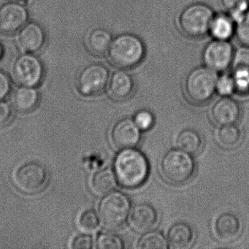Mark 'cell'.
Masks as SVG:
<instances>
[{"label": "cell", "mask_w": 249, "mask_h": 249, "mask_svg": "<svg viewBox=\"0 0 249 249\" xmlns=\"http://www.w3.org/2000/svg\"><path fill=\"white\" fill-rule=\"evenodd\" d=\"M113 167L118 183L125 189L140 187L149 176L150 164L146 157L135 148L122 149L115 159Z\"/></svg>", "instance_id": "1"}, {"label": "cell", "mask_w": 249, "mask_h": 249, "mask_svg": "<svg viewBox=\"0 0 249 249\" xmlns=\"http://www.w3.org/2000/svg\"><path fill=\"white\" fill-rule=\"evenodd\" d=\"M109 59L119 69L129 70L139 65L145 56V46L141 37L132 33H123L112 40Z\"/></svg>", "instance_id": "2"}, {"label": "cell", "mask_w": 249, "mask_h": 249, "mask_svg": "<svg viewBox=\"0 0 249 249\" xmlns=\"http://www.w3.org/2000/svg\"><path fill=\"white\" fill-rule=\"evenodd\" d=\"M213 11L205 4L196 2L185 8L178 17V25L185 36L201 38L209 33Z\"/></svg>", "instance_id": "3"}, {"label": "cell", "mask_w": 249, "mask_h": 249, "mask_svg": "<svg viewBox=\"0 0 249 249\" xmlns=\"http://www.w3.org/2000/svg\"><path fill=\"white\" fill-rule=\"evenodd\" d=\"M218 78L217 72L206 66L192 70L185 81V90L189 100L196 104L210 101L216 91Z\"/></svg>", "instance_id": "4"}, {"label": "cell", "mask_w": 249, "mask_h": 249, "mask_svg": "<svg viewBox=\"0 0 249 249\" xmlns=\"http://www.w3.org/2000/svg\"><path fill=\"white\" fill-rule=\"evenodd\" d=\"M161 171L167 181L173 184H183L195 174V160L192 154L180 148L170 150L161 160Z\"/></svg>", "instance_id": "5"}, {"label": "cell", "mask_w": 249, "mask_h": 249, "mask_svg": "<svg viewBox=\"0 0 249 249\" xmlns=\"http://www.w3.org/2000/svg\"><path fill=\"white\" fill-rule=\"evenodd\" d=\"M130 211V199L120 192H111L106 195L99 208L102 223L110 230L122 227L129 216Z\"/></svg>", "instance_id": "6"}, {"label": "cell", "mask_w": 249, "mask_h": 249, "mask_svg": "<svg viewBox=\"0 0 249 249\" xmlns=\"http://www.w3.org/2000/svg\"><path fill=\"white\" fill-rule=\"evenodd\" d=\"M49 174L46 166L37 161L21 165L14 175L16 186L27 195L40 193L49 183Z\"/></svg>", "instance_id": "7"}, {"label": "cell", "mask_w": 249, "mask_h": 249, "mask_svg": "<svg viewBox=\"0 0 249 249\" xmlns=\"http://www.w3.org/2000/svg\"><path fill=\"white\" fill-rule=\"evenodd\" d=\"M110 81V72L102 64H91L81 71L77 78V89L85 97L99 95L106 89Z\"/></svg>", "instance_id": "8"}, {"label": "cell", "mask_w": 249, "mask_h": 249, "mask_svg": "<svg viewBox=\"0 0 249 249\" xmlns=\"http://www.w3.org/2000/svg\"><path fill=\"white\" fill-rule=\"evenodd\" d=\"M44 74L43 65L38 58L31 53L17 58L13 68L15 81L22 87H34L41 82Z\"/></svg>", "instance_id": "9"}, {"label": "cell", "mask_w": 249, "mask_h": 249, "mask_svg": "<svg viewBox=\"0 0 249 249\" xmlns=\"http://www.w3.org/2000/svg\"><path fill=\"white\" fill-rule=\"evenodd\" d=\"M234 52L229 40L214 39L204 48L202 61L207 68L215 72H222L231 66Z\"/></svg>", "instance_id": "10"}, {"label": "cell", "mask_w": 249, "mask_h": 249, "mask_svg": "<svg viewBox=\"0 0 249 249\" xmlns=\"http://www.w3.org/2000/svg\"><path fill=\"white\" fill-rule=\"evenodd\" d=\"M113 144L120 149L135 148L141 141V129L135 121L131 119H122L113 126L111 132Z\"/></svg>", "instance_id": "11"}, {"label": "cell", "mask_w": 249, "mask_h": 249, "mask_svg": "<svg viewBox=\"0 0 249 249\" xmlns=\"http://www.w3.org/2000/svg\"><path fill=\"white\" fill-rule=\"evenodd\" d=\"M27 10L19 4L8 3L0 8V31L14 33L18 31L27 22Z\"/></svg>", "instance_id": "12"}, {"label": "cell", "mask_w": 249, "mask_h": 249, "mask_svg": "<svg viewBox=\"0 0 249 249\" xmlns=\"http://www.w3.org/2000/svg\"><path fill=\"white\" fill-rule=\"evenodd\" d=\"M46 42V35L41 26L30 23L24 26L18 36V44L23 52L37 53L43 49Z\"/></svg>", "instance_id": "13"}, {"label": "cell", "mask_w": 249, "mask_h": 249, "mask_svg": "<svg viewBox=\"0 0 249 249\" xmlns=\"http://www.w3.org/2000/svg\"><path fill=\"white\" fill-rule=\"evenodd\" d=\"M129 224L137 232H146L157 224L158 215L154 207L148 204L135 205L129 213Z\"/></svg>", "instance_id": "14"}, {"label": "cell", "mask_w": 249, "mask_h": 249, "mask_svg": "<svg viewBox=\"0 0 249 249\" xmlns=\"http://www.w3.org/2000/svg\"><path fill=\"white\" fill-rule=\"evenodd\" d=\"M213 119L221 126L234 124L240 119L238 103L230 97H223L215 103L211 110Z\"/></svg>", "instance_id": "15"}, {"label": "cell", "mask_w": 249, "mask_h": 249, "mask_svg": "<svg viewBox=\"0 0 249 249\" xmlns=\"http://www.w3.org/2000/svg\"><path fill=\"white\" fill-rule=\"evenodd\" d=\"M109 89L112 97L116 100L129 98L135 89V82L132 75L122 69L113 72L109 81Z\"/></svg>", "instance_id": "16"}, {"label": "cell", "mask_w": 249, "mask_h": 249, "mask_svg": "<svg viewBox=\"0 0 249 249\" xmlns=\"http://www.w3.org/2000/svg\"><path fill=\"white\" fill-rule=\"evenodd\" d=\"M240 220L231 213L221 214L215 220L214 226L217 237L224 242L236 238L240 233Z\"/></svg>", "instance_id": "17"}, {"label": "cell", "mask_w": 249, "mask_h": 249, "mask_svg": "<svg viewBox=\"0 0 249 249\" xmlns=\"http://www.w3.org/2000/svg\"><path fill=\"white\" fill-rule=\"evenodd\" d=\"M236 23L229 14L214 15L209 33L215 40H229L235 34Z\"/></svg>", "instance_id": "18"}, {"label": "cell", "mask_w": 249, "mask_h": 249, "mask_svg": "<svg viewBox=\"0 0 249 249\" xmlns=\"http://www.w3.org/2000/svg\"><path fill=\"white\" fill-rule=\"evenodd\" d=\"M39 97L37 90L33 87H22L16 90L13 95V105L20 113H30L38 105Z\"/></svg>", "instance_id": "19"}, {"label": "cell", "mask_w": 249, "mask_h": 249, "mask_svg": "<svg viewBox=\"0 0 249 249\" xmlns=\"http://www.w3.org/2000/svg\"><path fill=\"white\" fill-rule=\"evenodd\" d=\"M195 233L187 223L178 222L170 227L168 231V241L175 249H185L193 243Z\"/></svg>", "instance_id": "20"}, {"label": "cell", "mask_w": 249, "mask_h": 249, "mask_svg": "<svg viewBox=\"0 0 249 249\" xmlns=\"http://www.w3.org/2000/svg\"><path fill=\"white\" fill-rule=\"evenodd\" d=\"M112 40L113 38L108 31L104 29H95L88 35L87 46L91 53L102 56L108 52Z\"/></svg>", "instance_id": "21"}, {"label": "cell", "mask_w": 249, "mask_h": 249, "mask_svg": "<svg viewBox=\"0 0 249 249\" xmlns=\"http://www.w3.org/2000/svg\"><path fill=\"white\" fill-rule=\"evenodd\" d=\"M118 180L114 171L106 168L95 173L92 178V188L99 195H106L114 190Z\"/></svg>", "instance_id": "22"}, {"label": "cell", "mask_w": 249, "mask_h": 249, "mask_svg": "<svg viewBox=\"0 0 249 249\" xmlns=\"http://www.w3.org/2000/svg\"><path fill=\"white\" fill-rule=\"evenodd\" d=\"M176 143L178 148L193 155L200 151L202 139L199 132L195 129H186L179 133Z\"/></svg>", "instance_id": "23"}, {"label": "cell", "mask_w": 249, "mask_h": 249, "mask_svg": "<svg viewBox=\"0 0 249 249\" xmlns=\"http://www.w3.org/2000/svg\"><path fill=\"white\" fill-rule=\"evenodd\" d=\"M217 141L225 148H234L240 142L241 132L234 124L224 125L217 132Z\"/></svg>", "instance_id": "24"}, {"label": "cell", "mask_w": 249, "mask_h": 249, "mask_svg": "<svg viewBox=\"0 0 249 249\" xmlns=\"http://www.w3.org/2000/svg\"><path fill=\"white\" fill-rule=\"evenodd\" d=\"M138 248L141 249H167L168 242L164 235L158 231L145 232L138 243Z\"/></svg>", "instance_id": "25"}, {"label": "cell", "mask_w": 249, "mask_h": 249, "mask_svg": "<svg viewBox=\"0 0 249 249\" xmlns=\"http://www.w3.org/2000/svg\"><path fill=\"white\" fill-rule=\"evenodd\" d=\"M221 3L235 23L249 10V0H221Z\"/></svg>", "instance_id": "26"}, {"label": "cell", "mask_w": 249, "mask_h": 249, "mask_svg": "<svg viewBox=\"0 0 249 249\" xmlns=\"http://www.w3.org/2000/svg\"><path fill=\"white\" fill-rule=\"evenodd\" d=\"M97 248L99 249H122L124 247L122 237L112 232H103L97 239Z\"/></svg>", "instance_id": "27"}, {"label": "cell", "mask_w": 249, "mask_h": 249, "mask_svg": "<svg viewBox=\"0 0 249 249\" xmlns=\"http://www.w3.org/2000/svg\"><path fill=\"white\" fill-rule=\"evenodd\" d=\"M232 75L235 91L246 93L249 91V69L234 68Z\"/></svg>", "instance_id": "28"}, {"label": "cell", "mask_w": 249, "mask_h": 249, "mask_svg": "<svg viewBox=\"0 0 249 249\" xmlns=\"http://www.w3.org/2000/svg\"><path fill=\"white\" fill-rule=\"evenodd\" d=\"M234 36L240 44L249 46V10L236 22Z\"/></svg>", "instance_id": "29"}, {"label": "cell", "mask_w": 249, "mask_h": 249, "mask_svg": "<svg viewBox=\"0 0 249 249\" xmlns=\"http://www.w3.org/2000/svg\"><path fill=\"white\" fill-rule=\"evenodd\" d=\"M79 225L84 231H94L100 225V218L95 211L89 210L80 216Z\"/></svg>", "instance_id": "30"}, {"label": "cell", "mask_w": 249, "mask_h": 249, "mask_svg": "<svg viewBox=\"0 0 249 249\" xmlns=\"http://www.w3.org/2000/svg\"><path fill=\"white\" fill-rule=\"evenodd\" d=\"M231 65L233 69L239 68L249 69V46L241 45L234 50Z\"/></svg>", "instance_id": "31"}, {"label": "cell", "mask_w": 249, "mask_h": 249, "mask_svg": "<svg viewBox=\"0 0 249 249\" xmlns=\"http://www.w3.org/2000/svg\"><path fill=\"white\" fill-rule=\"evenodd\" d=\"M216 91L224 96L230 95L235 91L232 75L223 74L218 77L216 83Z\"/></svg>", "instance_id": "32"}, {"label": "cell", "mask_w": 249, "mask_h": 249, "mask_svg": "<svg viewBox=\"0 0 249 249\" xmlns=\"http://www.w3.org/2000/svg\"><path fill=\"white\" fill-rule=\"evenodd\" d=\"M136 124L141 130L146 131L151 129L154 124V117L151 112L142 110L138 112L135 116Z\"/></svg>", "instance_id": "33"}, {"label": "cell", "mask_w": 249, "mask_h": 249, "mask_svg": "<svg viewBox=\"0 0 249 249\" xmlns=\"http://www.w3.org/2000/svg\"><path fill=\"white\" fill-rule=\"evenodd\" d=\"M13 108L8 103L0 101V128L5 127L11 122Z\"/></svg>", "instance_id": "34"}, {"label": "cell", "mask_w": 249, "mask_h": 249, "mask_svg": "<svg viewBox=\"0 0 249 249\" xmlns=\"http://www.w3.org/2000/svg\"><path fill=\"white\" fill-rule=\"evenodd\" d=\"M92 247L93 239L89 234H79L72 243V248L74 249H91Z\"/></svg>", "instance_id": "35"}, {"label": "cell", "mask_w": 249, "mask_h": 249, "mask_svg": "<svg viewBox=\"0 0 249 249\" xmlns=\"http://www.w3.org/2000/svg\"><path fill=\"white\" fill-rule=\"evenodd\" d=\"M11 91V81L6 74L0 71V101L5 99Z\"/></svg>", "instance_id": "36"}, {"label": "cell", "mask_w": 249, "mask_h": 249, "mask_svg": "<svg viewBox=\"0 0 249 249\" xmlns=\"http://www.w3.org/2000/svg\"><path fill=\"white\" fill-rule=\"evenodd\" d=\"M2 46H1V45H0V59H1V57H2Z\"/></svg>", "instance_id": "37"}, {"label": "cell", "mask_w": 249, "mask_h": 249, "mask_svg": "<svg viewBox=\"0 0 249 249\" xmlns=\"http://www.w3.org/2000/svg\"></svg>", "instance_id": "38"}]
</instances>
